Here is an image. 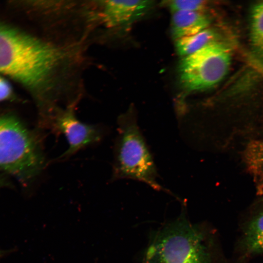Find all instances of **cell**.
<instances>
[{
  "mask_svg": "<svg viewBox=\"0 0 263 263\" xmlns=\"http://www.w3.org/2000/svg\"><path fill=\"white\" fill-rule=\"evenodd\" d=\"M61 56L54 47L0 22V73L36 89L47 82Z\"/></svg>",
  "mask_w": 263,
  "mask_h": 263,
  "instance_id": "obj_1",
  "label": "cell"
},
{
  "mask_svg": "<svg viewBox=\"0 0 263 263\" xmlns=\"http://www.w3.org/2000/svg\"><path fill=\"white\" fill-rule=\"evenodd\" d=\"M212 242L204 223L182 212L153 232L142 263H214Z\"/></svg>",
  "mask_w": 263,
  "mask_h": 263,
  "instance_id": "obj_2",
  "label": "cell"
},
{
  "mask_svg": "<svg viewBox=\"0 0 263 263\" xmlns=\"http://www.w3.org/2000/svg\"><path fill=\"white\" fill-rule=\"evenodd\" d=\"M46 165L38 135L16 116L0 115V170L23 184L32 181Z\"/></svg>",
  "mask_w": 263,
  "mask_h": 263,
  "instance_id": "obj_3",
  "label": "cell"
},
{
  "mask_svg": "<svg viewBox=\"0 0 263 263\" xmlns=\"http://www.w3.org/2000/svg\"><path fill=\"white\" fill-rule=\"evenodd\" d=\"M117 125L112 179H133L165 190L157 181L156 166L135 116L131 112L123 114Z\"/></svg>",
  "mask_w": 263,
  "mask_h": 263,
  "instance_id": "obj_4",
  "label": "cell"
},
{
  "mask_svg": "<svg viewBox=\"0 0 263 263\" xmlns=\"http://www.w3.org/2000/svg\"><path fill=\"white\" fill-rule=\"evenodd\" d=\"M231 62L228 48L220 42L207 46L181 60L180 83L188 92L201 91L217 84L227 73Z\"/></svg>",
  "mask_w": 263,
  "mask_h": 263,
  "instance_id": "obj_5",
  "label": "cell"
},
{
  "mask_svg": "<svg viewBox=\"0 0 263 263\" xmlns=\"http://www.w3.org/2000/svg\"><path fill=\"white\" fill-rule=\"evenodd\" d=\"M39 125L62 133L66 137L69 147L59 157L60 159L67 158L86 146L98 142L103 134L99 126L85 124L79 120L73 107L65 111L53 109Z\"/></svg>",
  "mask_w": 263,
  "mask_h": 263,
  "instance_id": "obj_6",
  "label": "cell"
},
{
  "mask_svg": "<svg viewBox=\"0 0 263 263\" xmlns=\"http://www.w3.org/2000/svg\"><path fill=\"white\" fill-rule=\"evenodd\" d=\"M150 0H109L104 4L103 19L109 27L126 23L150 8Z\"/></svg>",
  "mask_w": 263,
  "mask_h": 263,
  "instance_id": "obj_7",
  "label": "cell"
},
{
  "mask_svg": "<svg viewBox=\"0 0 263 263\" xmlns=\"http://www.w3.org/2000/svg\"><path fill=\"white\" fill-rule=\"evenodd\" d=\"M210 20L204 12L177 11L172 13L171 33L173 38L194 35L207 28Z\"/></svg>",
  "mask_w": 263,
  "mask_h": 263,
  "instance_id": "obj_8",
  "label": "cell"
},
{
  "mask_svg": "<svg viewBox=\"0 0 263 263\" xmlns=\"http://www.w3.org/2000/svg\"><path fill=\"white\" fill-rule=\"evenodd\" d=\"M218 34L209 27L190 36L175 40L178 54L183 57L190 55L210 44L218 42Z\"/></svg>",
  "mask_w": 263,
  "mask_h": 263,
  "instance_id": "obj_9",
  "label": "cell"
},
{
  "mask_svg": "<svg viewBox=\"0 0 263 263\" xmlns=\"http://www.w3.org/2000/svg\"><path fill=\"white\" fill-rule=\"evenodd\" d=\"M250 39L252 48L263 63V1L255 4L250 15Z\"/></svg>",
  "mask_w": 263,
  "mask_h": 263,
  "instance_id": "obj_10",
  "label": "cell"
},
{
  "mask_svg": "<svg viewBox=\"0 0 263 263\" xmlns=\"http://www.w3.org/2000/svg\"><path fill=\"white\" fill-rule=\"evenodd\" d=\"M245 243L250 252H263V213L257 216L248 225L245 233Z\"/></svg>",
  "mask_w": 263,
  "mask_h": 263,
  "instance_id": "obj_11",
  "label": "cell"
},
{
  "mask_svg": "<svg viewBox=\"0 0 263 263\" xmlns=\"http://www.w3.org/2000/svg\"><path fill=\"white\" fill-rule=\"evenodd\" d=\"M172 13L177 11L204 12L207 8V1L204 0H172L168 1Z\"/></svg>",
  "mask_w": 263,
  "mask_h": 263,
  "instance_id": "obj_12",
  "label": "cell"
},
{
  "mask_svg": "<svg viewBox=\"0 0 263 263\" xmlns=\"http://www.w3.org/2000/svg\"><path fill=\"white\" fill-rule=\"evenodd\" d=\"M13 95V92L9 83L0 76V102L9 100Z\"/></svg>",
  "mask_w": 263,
  "mask_h": 263,
  "instance_id": "obj_13",
  "label": "cell"
},
{
  "mask_svg": "<svg viewBox=\"0 0 263 263\" xmlns=\"http://www.w3.org/2000/svg\"><path fill=\"white\" fill-rule=\"evenodd\" d=\"M10 185L6 176L4 174H0V189L3 187H9Z\"/></svg>",
  "mask_w": 263,
  "mask_h": 263,
  "instance_id": "obj_14",
  "label": "cell"
},
{
  "mask_svg": "<svg viewBox=\"0 0 263 263\" xmlns=\"http://www.w3.org/2000/svg\"><path fill=\"white\" fill-rule=\"evenodd\" d=\"M257 69L263 75V64H260L258 66Z\"/></svg>",
  "mask_w": 263,
  "mask_h": 263,
  "instance_id": "obj_15",
  "label": "cell"
},
{
  "mask_svg": "<svg viewBox=\"0 0 263 263\" xmlns=\"http://www.w3.org/2000/svg\"><path fill=\"white\" fill-rule=\"evenodd\" d=\"M5 253V252L0 250V258Z\"/></svg>",
  "mask_w": 263,
  "mask_h": 263,
  "instance_id": "obj_16",
  "label": "cell"
}]
</instances>
